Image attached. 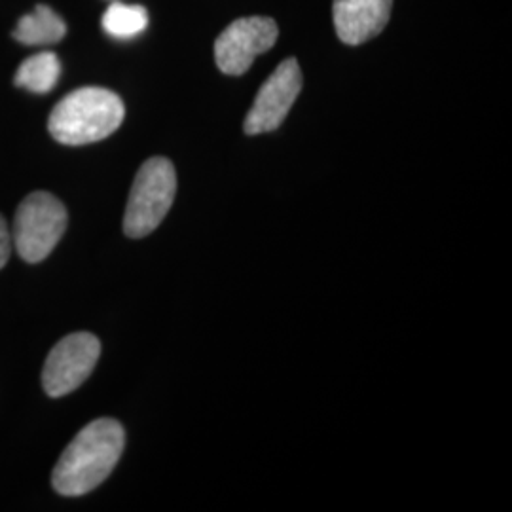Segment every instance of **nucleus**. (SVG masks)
<instances>
[{"instance_id": "20e7f679", "label": "nucleus", "mask_w": 512, "mask_h": 512, "mask_svg": "<svg viewBox=\"0 0 512 512\" xmlns=\"http://www.w3.org/2000/svg\"><path fill=\"white\" fill-rule=\"evenodd\" d=\"M67 230V209L50 192H33L19 203L12 245L31 264L42 262Z\"/></svg>"}, {"instance_id": "6e6552de", "label": "nucleus", "mask_w": 512, "mask_h": 512, "mask_svg": "<svg viewBox=\"0 0 512 512\" xmlns=\"http://www.w3.org/2000/svg\"><path fill=\"white\" fill-rule=\"evenodd\" d=\"M393 0H334L332 18L338 38L359 46L378 37L391 18Z\"/></svg>"}, {"instance_id": "9b49d317", "label": "nucleus", "mask_w": 512, "mask_h": 512, "mask_svg": "<svg viewBox=\"0 0 512 512\" xmlns=\"http://www.w3.org/2000/svg\"><path fill=\"white\" fill-rule=\"evenodd\" d=\"M148 25V12L143 6H129L122 2H114L103 14V29L110 37L126 38L141 35Z\"/></svg>"}, {"instance_id": "39448f33", "label": "nucleus", "mask_w": 512, "mask_h": 512, "mask_svg": "<svg viewBox=\"0 0 512 512\" xmlns=\"http://www.w3.org/2000/svg\"><path fill=\"white\" fill-rule=\"evenodd\" d=\"M99 355L101 342L90 332H74L61 338L44 363V391L54 399L73 393L92 376Z\"/></svg>"}, {"instance_id": "f8f14e48", "label": "nucleus", "mask_w": 512, "mask_h": 512, "mask_svg": "<svg viewBox=\"0 0 512 512\" xmlns=\"http://www.w3.org/2000/svg\"><path fill=\"white\" fill-rule=\"evenodd\" d=\"M10 253H12V232L8 230L6 220L0 215V270L6 266Z\"/></svg>"}, {"instance_id": "1a4fd4ad", "label": "nucleus", "mask_w": 512, "mask_h": 512, "mask_svg": "<svg viewBox=\"0 0 512 512\" xmlns=\"http://www.w3.org/2000/svg\"><path fill=\"white\" fill-rule=\"evenodd\" d=\"M67 35L65 21L46 4H38L35 12L19 19L14 38L25 46L55 44Z\"/></svg>"}, {"instance_id": "f03ea898", "label": "nucleus", "mask_w": 512, "mask_h": 512, "mask_svg": "<svg viewBox=\"0 0 512 512\" xmlns=\"http://www.w3.org/2000/svg\"><path fill=\"white\" fill-rule=\"evenodd\" d=\"M126 116L124 101L105 88H80L52 110L48 129L57 143L80 147L110 137Z\"/></svg>"}, {"instance_id": "423d86ee", "label": "nucleus", "mask_w": 512, "mask_h": 512, "mask_svg": "<svg viewBox=\"0 0 512 512\" xmlns=\"http://www.w3.org/2000/svg\"><path fill=\"white\" fill-rule=\"evenodd\" d=\"M279 27L272 18L253 16L236 19L215 40L217 67L228 76L247 73L256 55L274 48Z\"/></svg>"}, {"instance_id": "f257e3e1", "label": "nucleus", "mask_w": 512, "mask_h": 512, "mask_svg": "<svg viewBox=\"0 0 512 512\" xmlns=\"http://www.w3.org/2000/svg\"><path fill=\"white\" fill-rule=\"evenodd\" d=\"M126 446L124 427L116 420L101 418L86 425L55 465L52 484L57 494L78 497L103 484Z\"/></svg>"}, {"instance_id": "0eeeda50", "label": "nucleus", "mask_w": 512, "mask_h": 512, "mask_svg": "<svg viewBox=\"0 0 512 512\" xmlns=\"http://www.w3.org/2000/svg\"><path fill=\"white\" fill-rule=\"evenodd\" d=\"M302 92V71L294 57L285 59L258 90L243 129L247 135L270 133L283 124Z\"/></svg>"}, {"instance_id": "9d476101", "label": "nucleus", "mask_w": 512, "mask_h": 512, "mask_svg": "<svg viewBox=\"0 0 512 512\" xmlns=\"http://www.w3.org/2000/svg\"><path fill=\"white\" fill-rule=\"evenodd\" d=\"M61 74V61L54 52H40L27 57L19 65L16 73V86L33 93L52 92Z\"/></svg>"}, {"instance_id": "7ed1b4c3", "label": "nucleus", "mask_w": 512, "mask_h": 512, "mask_svg": "<svg viewBox=\"0 0 512 512\" xmlns=\"http://www.w3.org/2000/svg\"><path fill=\"white\" fill-rule=\"evenodd\" d=\"M177 194V173L167 158H150L135 175L129 192L124 232L133 239L152 234L169 213Z\"/></svg>"}]
</instances>
